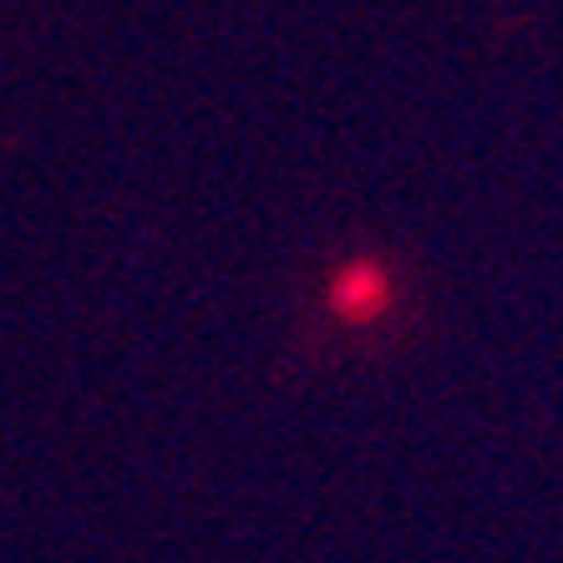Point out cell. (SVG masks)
<instances>
[{
	"label": "cell",
	"mask_w": 563,
	"mask_h": 563,
	"mask_svg": "<svg viewBox=\"0 0 563 563\" xmlns=\"http://www.w3.org/2000/svg\"><path fill=\"white\" fill-rule=\"evenodd\" d=\"M401 295H407V279H401L396 260H386L380 250H355L351 260H341L325 275L320 314L341 335H376V330L396 325Z\"/></svg>",
	"instance_id": "6da1fadb"
}]
</instances>
